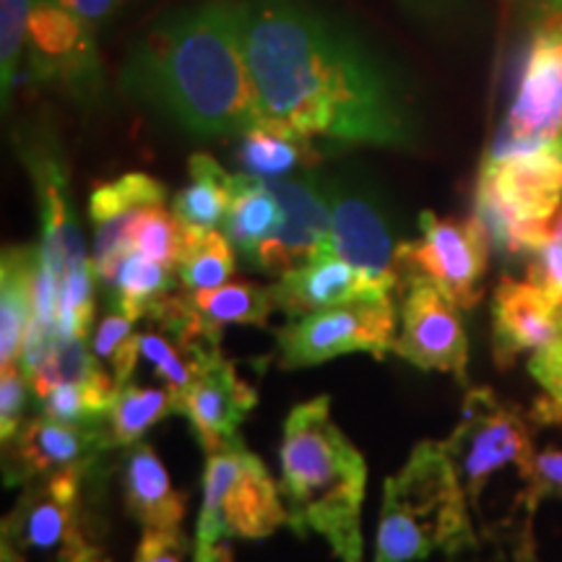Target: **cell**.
I'll list each match as a JSON object with an SVG mask.
<instances>
[{"mask_svg": "<svg viewBox=\"0 0 562 562\" xmlns=\"http://www.w3.org/2000/svg\"><path fill=\"white\" fill-rule=\"evenodd\" d=\"M240 13L266 123L341 144H412L402 87L347 26L300 0H245Z\"/></svg>", "mask_w": 562, "mask_h": 562, "instance_id": "6da1fadb", "label": "cell"}, {"mask_svg": "<svg viewBox=\"0 0 562 562\" xmlns=\"http://www.w3.org/2000/svg\"><path fill=\"white\" fill-rule=\"evenodd\" d=\"M123 87L199 136H243L263 123L240 3L211 0L161 19L125 60Z\"/></svg>", "mask_w": 562, "mask_h": 562, "instance_id": "7a4b0ae2", "label": "cell"}, {"mask_svg": "<svg viewBox=\"0 0 562 562\" xmlns=\"http://www.w3.org/2000/svg\"><path fill=\"white\" fill-rule=\"evenodd\" d=\"M368 463L331 417V398L297 404L284 422L281 501L297 537L318 533L341 562H362Z\"/></svg>", "mask_w": 562, "mask_h": 562, "instance_id": "3957f363", "label": "cell"}, {"mask_svg": "<svg viewBox=\"0 0 562 562\" xmlns=\"http://www.w3.org/2000/svg\"><path fill=\"white\" fill-rule=\"evenodd\" d=\"M476 544L472 508L446 446L422 440L398 474L383 484L375 562H422Z\"/></svg>", "mask_w": 562, "mask_h": 562, "instance_id": "277c9868", "label": "cell"}, {"mask_svg": "<svg viewBox=\"0 0 562 562\" xmlns=\"http://www.w3.org/2000/svg\"><path fill=\"white\" fill-rule=\"evenodd\" d=\"M533 425L531 414L505 402L492 389H474L463 398L459 427L442 446L451 456L469 508L487 518L495 492L513 490L533 516Z\"/></svg>", "mask_w": 562, "mask_h": 562, "instance_id": "5b68a950", "label": "cell"}, {"mask_svg": "<svg viewBox=\"0 0 562 562\" xmlns=\"http://www.w3.org/2000/svg\"><path fill=\"white\" fill-rule=\"evenodd\" d=\"M560 209L562 140L482 161L472 216L501 256H533L547 243Z\"/></svg>", "mask_w": 562, "mask_h": 562, "instance_id": "8992f818", "label": "cell"}, {"mask_svg": "<svg viewBox=\"0 0 562 562\" xmlns=\"http://www.w3.org/2000/svg\"><path fill=\"white\" fill-rule=\"evenodd\" d=\"M281 524H286L281 490L243 440L206 453L195 547L220 544L232 537L266 539Z\"/></svg>", "mask_w": 562, "mask_h": 562, "instance_id": "52a82bcc", "label": "cell"}, {"mask_svg": "<svg viewBox=\"0 0 562 562\" xmlns=\"http://www.w3.org/2000/svg\"><path fill=\"white\" fill-rule=\"evenodd\" d=\"M562 140V16L547 13L533 30L516 94L484 159L542 149Z\"/></svg>", "mask_w": 562, "mask_h": 562, "instance_id": "ba28073f", "label": "cell"}, {"mask_svg": "<svg viewBox=\"0 0 562 562\" xmlns=\"http://www.w3.org/2000/svg\"><path fill=\"white\" fill-rule=\"evenodd\" d=\"M89 469H63L24 484L3 518V542L30 562H81L91 552L81 526V484Z\"/></svg>", "mask_w": 562, "mask_h": 562, "instance_id": "9c48e42d", "label": "cell"}, {"mask_svg": "<svg viewBox=\"0 0 562 562\" xmlns=\"http://www.w3.org/2000/svg\"><path fill=\"white\" fill-rule=\"evenodd\" d=\"M419 240L398 243L402 284L425 279L453 300L461 311L480 305L492 245L474 220H440L435 211L419 214Z\"/></svg>", "mask_w": 562, "mask_h": 562, "instance_id": "30bf717a", "label": "cell"}, {"mask_svg": "<svg viewBox=\"0 0 562 562\" xmlns=\"http://www.w3.org/2000/svg\"><path fill=\"white\" fill-rule=\"evenodd\" d=\"M396 344L393 300H362L292 318L277 331L279 368L297 370L323 364L339 355L370 351L383 360Z\"/></svg>", "mask_w": 562, "mask_h": 562, "instance_id": "8fae6325", "label": "cell"}, {"mask_svg": "<svg viewBox=\"0 0 562 562\" xmlns=\"http://www.w3.org/2000/svg\"><path fill=\"white\" fill-rule=\"evenodd\" d=\"M110 446L108 422H58L42 414L3 440V482L19 487L63 469H89Z\"/></svg>", "mask_w": 562, "mask_h": 562, "instance_id": "7c38bea8", "label": "cell"}, {"mask_svg": "<svg viewBox=\"0 0 562 562\" xmlns=\"http://www.w3.org/2000/svg\"><path fill=\"white\" fill-rule=\"evenodd\" d=\"M393 355L419 370L451 372L456 381L467 383L469 341L459 305L432 281L419 279L409 284L402 305V334L393 344Z\"/></svg>", "mask_w": 562, "mask_h": 562, "instance_id": "4fadbf2b", "label": "cell"}, {"mask_svg": "<svg viewBox=\"0 0 562 562\" xmlns=\"http://www.w3.org/2000/svg\"><path fill=\"white\" fill-rule=\"evenodd\" d=\"M284 206V224L252 256V263L271 277H284L311 263L326 250L331 232V191L315 175L266 180Z\"/></svg>", "mask_w": 562, "mask_h": 562, "instance_id": "5bb4252c", "label": "cell"}, {"mask_svg": "<svg viewBox=\"0 0 562 562\" xmlns=\"http://www.w3.org/2000/svg\"><path fill=\"white\" fill-rule=\"evenodd\" d=\"M26 50L42 79L70 89H91L100 81L94 30L55 0H34Z\"/></svg>", "mask_w": 562, "mask_h": 562, "instance_id": "9a60e30c", "label": "cell"}, {"mask_svg": "<svg viewBox=\"0 0 562 562\" xmlns=\"http://www.w3.org/2000/svg\"><path fill=\"white\" fill-rule=\"evenodd\" d=\"M21 154H24L26 167H30L34 188H37L42 222V240L37 243V248L47 269L58 277V281H63L70 271L89 269L91 266L81 227L76 222V211L70 206L66 165H63L58 151L50 149L47 144H32L30 140Z\"/></svg>", "mask_w": 562, "mask_h": 562, "instance_id": "2e32d148", "label": "cell"}, {"mask_svg": "<svg viewBox=\"0 0 562 562\" xmlns=\"http://www.w3.org/2000/svg\"><path fill=\"white\" fill-rule=\"evenodd\" d=\"M258 402L256 389L237 375L235 364L222 351L206 362L199 378L178 398L175 412L191 422L195 438L206 453L240 442V422Z\"/></svg>", "mask_w": 562, "mask_h": 562, "instance_id": "e0dca14e", "label": "cell"}, {"mask_svg": "<svg viewBox=\"0 0 562 562\" xmlns=\"http://www.w3.org/2000/svg\"><path fill=\"white\" fill-rule=\"evenodd\" d=\"M326 250H334L355 269L381 281L389 290L402 286L398 243L385 224L381 209L368 195L334 188L331 191V232Z\"/></svg>", "mask_w": 562, "mask_h": 562, "instance_id": "ac0fdd59", "label": "cell"}, {"mask_svg": "<svg viewBox=\"0 0 562 562\" xmlns=\"http://www.w3.org/2000/svg\"><path fill=\"white\" fill-rule=\"evenodd\" d=\"M273 302L286 318H302L328 307L362 300H393V290L355 269L334 250H323L311 263L300 266L271 284Z\"/></svg>", "mask_w": 562, "mask_h": 562, "instance_id": "d6986e66", "label": "cell"}, {"mask_svg": "<svg viewBox=\"0 0 562 562\" xmlns=\"http://www.w3.org/2000/svg\"><path fill=\"white\" fill-rule=\"evenodd\" d=\"M167 199L165 182L146 172H125L123 178L100 182L89 195V216L94 224L91 269L108 286L115 266L128 252V229L144 209Z\"/></svg>", "mask_w": 562, "mask_h": 562, "instance_id": "ffe728a7", "label": "cell"}, {"mask_svg": "<svg viewBox=\"0 0 562 562\" xmlns=\"http://www.w3.org/2000/svg\"><path fill=\"white\" fill-rule=\"evenodd\" d=\"M562 307L533 281L501 279L492 294V355L501 368H510L524 351H537L562 336Z\"/></svg>", "mask_w": 562, "mask_h": 562, "instance_id": "44dd1931", "label": "cell"}, {"mask_svg": "<svg viewBox=\"0 0 562 562\" xmlns=\"http://www.w3.org/2000/svg\"><path fill=\"white\" fill-rule=\"evenodd\" d=\"M125 508L144 529H180L188 497L172 487L165 463L149 442H136L125 456Z\"/></svg>", "mask_w": 562, "mask_h": 562, "instance_id": "7402d4cb", "label": "cell"}, {"mask_svg": "<svg viewBox=\"0 0 562 562\" xmlns=\"http://www.w3.org/2000/svg\"><path fill=\"white\" fill-rule=\"evenodd\" d=\"M37 245H13L0 263V368L21 362L34 315Z\"/></svg>", "mask_w": 562, "mask_h": 562, "instance_id": "603a6c76", "label": "cell"}, {"mask_svg": "<svg viewBox=\"0 0 562 562\" xmlns=\"http://www.w3.org/2000/svg\"><path fill=\"white\" fill-rule=\"evenodd\" d=\"M313 138L281 128L273 123H258L245 131L237 144L235 159L243 175L258 180L292 178L297 170H311L318 161V151L311 144Z\"/></svg>", "mask_w": 562, "mask_h": 562, "instance_id": "cb8c5ba5", "label": "cell"}, {"mask_svg": "<svg viewBox=\"0 0 562 562\" xmlns=\"http://www.w3.org/2000/svg\"><path fill=\"white\" fill-rule=\"evenodd\" d=\"M281 224H284V206L269 182L243 172L235 175V191L222 224L229 243L252 261L256 250L277 235Z\"/></svg>", "mask_w": 562, "mask_h": 562, "instance_id": "d4e9b609", "label": "cell"}, {"mask_svg": "<svg viewBox=\"0 0 562 562\" xmlns=\"http://www.w3.org/2000/svg\"><path fill=\"white\" fill-rule=\"evenodd\" d=\"M188 170H191V182L175 195L172 214L188 227L216 229L229 211L235 175L224 172L220 161L209 154H193Z\"/></svg>", "mask_w": 562, "mask_h": 562, "instance_id": "484cf974", "label": "cell"}, {"mask_svg": "<svg viewBox=\"0 0 562 562\" xmlns=\"http://www.w3.org/2000/svg\"><path fill=\"white\" fill-rule=\"evenodd\" d=\"M175 273L159 261L128 250L117 261L115 273L108 281V292L117 313L128 315L131 321L149 318V313L161 300L170 297L175 290Z\"/></svg>", "mask_w": 562, "mask_h": 562, "instance_id": "4316f807", "label": "cell"}, {"mask_svg": "<svg viewBox=\"0 0 562 562\" xmlns=\"http://www.w3.org/2000/svg\"><path fill=\"white\" fill-rule=\"evenodd\" d=\"M175 406H178V402H175V396L165 385L161 389H144V385L133 383L121 385L108 414V432L112 446H136L157 422L175 412Z\"/></svg>", "mask_w": 562, "mask_h": 562, "instance_id": "83f0119b", "label": "cell"}, {"mask_svg": "<svg viewBox=\"0 0 562 562\" xmlns=\"http://www.w3.org/2000/svg\"><path fill=\"white\" fill-rule=\"evenodd\" d=\"M235 245L220 229L188 227V245L178 266L186 290H211L227 284L235 273Z\"/></svg>", "mask_w": 562, "mask_h": 562, "instance_id": "f1b7e54d", "label": "cell"}, {"mask_svg": "<svg viewBox=\"0 0 562 562\" xmlns=\"http://www.w3.org/2000/svg\"><path fill=\"white\" fill-rule=\"evenodd\" d=\"M220 349H201L182 344L180 339L172 341L170 334L165 331H146L140 334V357L151 364L154 372L165 389L172 393L175 402L191 389V383L199 378V372L206 368V362Z\"/></svg>", "mask_w": 562, "mask_h": 562, "instance_id": "f546056e", "label": "cell"}, {"mask_svg": "<svg viewBox=\"0 0 562 562\" xmlns=\"http://www.w3.org/2000/svg\"><path fill=\"white\" fill-rule=\"evenodd\" d=\"M186 245L188 224H182L161 203L140 211L128 229V250H136L140 256L151 258V261H159L175 273H178Z\"/></svg>", "mask_w": 562, "mask_h": 562, "instance_id": "4dcf8cb0", "label": "cell"}, {"mask_svg": "<svg viewBox=\"0 0 562 562\" xmlns=\"http://www.w3.org/2000/svg\"><path fill=\"white\" fill-rule=\"evenodd\" d=\"M133 323L123 313H108L97 326L94 339H91V351L100 360L117 385L131 381L140 355V334H133Z\"/></svg>", "mask_w": 562, "mask_h": 562, "instance_id": "1f68e13d", "label": "cell"}, {"mask_svg": "<svg viewBox=\"0 0 562 562\" xmlns=\"http://www.w3.org/2000/svg\"><path fill=\"white\" fill-rule=\"evenodd\" d=\"M34 0H0V89L3 104H9V94L16 83L21 53L30 40V21Z\"/></svg>", "mask_w": 562, "mask_h": 562, "instance_id": "d6a6232c", "label": "cell"}, {"mask_svg": "<svg viewBox=\"0 0 562 562\" xmlns=\"http://www.w3.org/2000/svg\"><path fill=\"white\" fill-rule=\"evenodd\" d=\"M529 279L542 286L554 305L562 307V209L552 220L547 243L531 256Z\"/></svg>", "mask_w": 562, "mask_h": 562, "instance_id": "836d02e7", "label": "cell"}, {"mask_svg": "<svg viewBox=\"0 0 562 562\" xmlns=\"http://www.w3.org/2000/svg\"><path fill=\"white\" fill-rule=\"evenodd\" d=\"M30 375L21 362L0 368V438L9 440L24 425L26 398H30Z\"/></svg>", "mask_w": 562, "mask_h": 562, "instance_id": "e575fe53", "label": "cell"}, {"mask_svg": "<svg viewBox=\"0 0 562 562\" xmlns=\"http://www.w3.org/2000/svg\"><path fill=\"white\" fill-rule=\"evenodd\" d=\"M191 542L182 529H144L133 562H188Z\"/></svg>", "mask_w": 562, "mask_h": 562, "instance_id": "d590c367", "label": "cell"}, {"mask_svg": "<svg viewBox=\"0 0 562 562\" xmlns=\"http://www.w3.org/2000/svg\"><path fill=\"white\" fill-rule=\"evenodd\" d=\"M531 378L542 385L547 396L562 398V336L537 349L529 360Z\"/></svg>", "mask_w": 562, "mask_h": 562, "instance_id": "8d00e7d4", "label": "cell"}, {"mask_svg": "<svg viewBox=\"0 0 562 562\" xmlns=\"http://www.w3.org/2000/svg\"><path fill=\"white\" fill-rule=\"evenodd\" d=\"M533 497L542 503L544 497H560L562 501V451L560 448H544L533 459Z\"/></svg>", "mask_w": 562, "mask_h": 562, "instance_id": "74e56055", "label": "cell"}, {"mask_svg": "<svg viewBox=\"0 0 562 562\" xmlns=\"http://www.w3.org/2000/svg\"><path fill=\"white\" fill-rule=\"evenodd\" d=\"M63 9L76 13L81 21H87L91 30L102 26L110 16H115V11L121 9L123 0H55Z\"/></svg>", "mask_w": 562, "mask_h": 562, "instance_id": "f35d334b", "label": "cell"}, {"mask_svg": "<svg viewBox=\"0 0 562 562\" xmlns=\"http://www.w3.org/2000/svg\"><path fill=\"white\" fill-rule=\"evenodd\" d=\"M193 562H235L227 539L211 547H193Z\"/></svg>", "mask_w": 562, "mask_h": 562, "instance_id": "ab89813d", "label": "cell"}, {"mask_svg": "<svg viewBox=\"0 0 562 562\" xmlns=\"http://www.w3.org/2000/svg\"><path fill=\"white\" fill-rule=\"evenodd\" d=\"M521 3H529L544 13H562V0H521Z\"/></svg>", "mask_w": 562, "mask_h": 562, "instance_id": "60d3db41", "label": "cell"}, {"mask_svg": "<svg viewBox=\"0 0 562 562\" xmlns=\"http://www.w3.org/2000/svg\"><path fill=\"white\" fill-rule=\"evenodd\" d=\"M516 562H537V558H533L531 533H529V537L521 539V547H518V552H516Z\"/></svg>", "mask_w": 562, "mask_h": 562, "instance_id": "b9f144b4", "label": "cell"}, {"mask_svg": "<svg viewBox=\"0 0 562 562\" xmlns=\"http://www.w3.org/2000/svg\"><path fill=\"white\" fill-rule=\"evenodd\" d=\"M0 562H30L19 550H13L9 542H0Z\"/></svg>", "mask_w": 562, "mask_h": 562, "instance_id": "7bdbcfd3", "label": "cell"}, {"mask_svg": "<svg viewBox=\"0 0 562 562\" xmlns=\"http://www.w3.org/2000/svg\"><path fill=\"white\" fill-rule=\"evenodd\" d=\"M81 562H112V560H108V558H102L100 552H91L87 560H81Z\"/></svg>", "mask_w": 562, "mask_h": 562, "instance_id": "ee69618b", "label": "cell"}, {"mask_svg": "<svg viewBox=\"0 0 562 562\" xmlns=\"http://www.w3.org/2000/svg\"><path fill=\"white\" fill-rule=\"evenodd\" d=\"M560 326H562V311H560Z\"/></svg>", "mask_w": 562, "mask_h": 562, "instance_id": "f6af8a7d", "label": "cell"}, {"mask_svg": "<svg viewBox=\"0 0 562 562\" xmlns=\"http://www.w3.org/2000/svg\"><path fill=\"white\" fill-rule=\"evenodd\" d=\"M560 16H562V13H560Z\"/></svg>", "mask_w": 562, "mask_h": 562, "instance_id": "bcb514c9", "label": "cell"}]
</instances>
